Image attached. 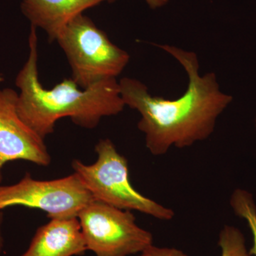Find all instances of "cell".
Masks as SVG:
<instances>
[{"mask_svg": "<svg viewBox=\"0 0 256 256\" xmlns=\"http://www.w3.org/2000/svg\"><path fill=\"white\" fill-rule=\"evenodd\" d=\"M18 99L14 89H0V183L9 162L24 160L42 166L52 162L44 140L18 116Z\"/></svg>", "mask_w": 256, "mask_h": 256, "instance_id": "obj_7", "label": "cell"}, {"mask_svg": "<svg viewBox=\"0 0 256 256\" xmlns=\"http://www.w3.org/2000/svg\"><path fill=\"white\" fill-rule=\"evenodd\" d=\"M139 256H188L183 250L175 248L158 247L154 244L146 248Z\"/></svg>", "mask_w": 256, "mask_h": 256, "instance_id": "obj_12", "label": "cell"}, {"mask_svg": "<svg viewBox=\"0 0 256 256\" xmlns=\"http://www.w3.org/2000/svg\"><path fill=\"white\" fill-rule=\"evenodd\" d=\"M38 37L31 26L30 54L16 76L18 116L44 140L54 131L56 122L68 117L80 127L92 129L101 119L117 116L126 107L117 78L107 79L86 89L65 78L50 89L41 84L38 72Z\"/></svg>", "mask_w": 256, "mask_h": 256, "instance_id": "obj_2", "label": "cell"}, {"mask_svg": "<svg viewBox=\"0 0 256 256\" xmlns=\"http://www.w3.org/2000/svg\"><path fill=\"white\" fill-rule=\"evenodd\" d=\"M94 200L75 173L41 181L26 173L14 184L0 186V210L6 207L22 206L46 212L48 218H77L80 210Z\"/></svg>", "mask_w": 256, "mask_h": 256, "instance_id": "obj_6", "label": "cell"}, {"mask_svg": "<svg viewBox=\"0 0 256 256\" xmlns=\"http://www.w3.org/2000/svg\"><path fill=\"white\" fill-rule=\"evenodd\" d=\"M255 127H256V118L255 119Z\"/></svg>", "mask_w": 256, "mask_h": 256, "instance_id": "obj_16", "label": "cell"}, {"mask_svg": "<svg viewBox=\"0 0 256 256\" xmlns=\"http://www.w3.org/2000/svg\"><path fill=\"white\" fill-rule=\"evenodd\" d=\"M230 206L236 216L246 222L254 240L249 254L256 256V203L254 195L244 188H236L230 195Z\"/></svg>", "mask_w": 256, "mask_h": 256, "instance_id": "obj_10", "label": "cell"}, {"mask_svg": "<svg viewBox=\"0 0 256 256\" xmlns=\"http://www.w3.org/2000/svg\"><path fill=\"white\" fill-rule=\"evenodd\" d=\"M4 216H3V212L0 210V254L2 252L3 247H4V238L2 234V224Z\"/></svg>", "mask_w": 256, "mask_h": 256, "instance_id": "obj_14", "label": "cell"}, {"mask_svg": "<svg viewBox=\"0 0 256 256\" xmlns=\"http://www.w3.org/2000/svg\"><path fill=\"white\" fill-rule=\"evenodd\" d=\"M87 252L78 218H53L37 229L20 256H80Z\"/></svg>", "mask_w": 256, "mask_h": 256, "instance_id": "obj_8", "label": "cell"}, {"mask_svg": "<svg viewBox=\"0 0 256 256\" xmlns=\"http://www.w3.org/2000/svg\"><path fill=\"white\" fill-rule=\"evenodd\" d=\"M77 218L88 250L96 256L134 255L153 244L152 234L138 225L131 210L94 200Z\"/></svg>", "mask_w": 256, "mask_h": 256, "instance_id": "obj_5", "label": "cell"}, {"mask_svg": "<svg viewBox=\"0 0 256 256\" xmlns=\"http://www.w3.org/2000/svg\"><path fill=\"white\" fill-rule=\"evenodd\" d=\"M220 256H252L242 230L234 226H224L218 236Z\"/></svg>", "mask_w": 256, "mask_h": 256, "instance_id": "obj_11", "label": "cell"}, {"mask_svg": "<svg viewBox=\"0 0 256 256\" xmlns=\"http://www.w3.org/2000/svg\"><path fill=\"white\" fill-rule=\"evenodd\" d=\"M96 152L98 158L94 164H86L78 160H74L72 164L74 173L94 200L120 210H137L158 220L174 218L172 208L144 196L132 186L128 160L110 139L100 140Z\"/></svg>", "mask_w": 256, "mask_h": 256, "instance_id": "obj_3", "label": "cell"}, {"mask_svg": "<svg viewBox=\"0 0 256 256\" xmlns=\"http://www.w3.org/2000/svg\"><path fill=\"white\" fill-rule=\"evenodd\" d=\"M55 42L68 60L72 80L82 89L117 78L130 58L126 50L114 44L106 32L84 13L72 18Z\"/></svg>", "mask_w": 256, "mask_h": 256, "instance_id": "obj_4", "label": "cell"}, {"mask_svg": "<svg viewBox=\"0 0 256 256\" xmlns=\"http://www.w3.org/2000/svg\"><path fill=\"white\" fill-rule=\"evenodd\" d=\"M116 0H22L21 10L31 26L40 28L54 42L60 32L75 16L102 2Z\"/></svg>", "mask_w": 256, "mask_h": 256, "instance_id": "obj_9", "label": "cell"}, {"mask_svg": "<svg viewBox=\"0 0 256 256\" xmlns=\"http://www.w3.org/2000/svg\"><path fill=\"white\" fill-rule=\"evenodd\" d=\"M156 46L184 69L188 77L184 94L173 100L153 96L146 84L128 77L121 78L119 85L124 105L140 116L138 128L144 134L146 149L159 156L172 148L184 149L208 139L234 98L220 90L216 74H200L195 52L172 45Z\"/></svg>", "mask_w": 256, "mask_h": 256, "instance_id": "obj_1", "label": "cell"}, {"mask_svg": "<svg viewBox=\"0 0 256 256\" xmlns=\"http://www.w3.org/2000/svg\"><path fill=\"white\" fill-rule=\"evenodd\" d=\"M146 4L152 10L160 9L169 2L170 0H144Z\"/></svg>", "mask_w": 256, "mask_h": 256, "instance_id": "obj_13", "label": "cell"}, {"mask_svg": "<svg viewBox=\"0 0 256 256\" xmlns=\"http://www.w3.org/2000/svg\"><path fill=\"white\" fill-rule=\"evenodd\" d=\"M2 80H3V78L0 76V82H2Z\"/></svg>", "mask_w": 256, "mask_h": 256, "instance_id": "obj_15", "label": "cell"}]
</instances>
